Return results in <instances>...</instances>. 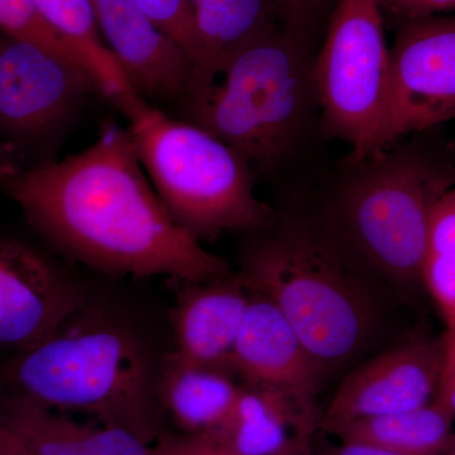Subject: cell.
I'll list each match as a JSON object with an SVG mask.
<instances>
[{"label": "cell", "instance_id": "obj_1", "mask_svg": "<svg viewBox=\"0 0 455 455\" xmlns=\"http://www.w3.org/2000/svg\"><path fill=\"white\" fill-rule=\"evenodd\" d=\"M3 187L50 243L99 271L181 283L232 274L167 211L130 132L118 125L82 152L20 170Z\"/></svg>", "mask_w": 455, "mask_h": 455}, {"label": "cell", "instance_id": "obj_2", "mask_svg": "<svg viewBox=\"0 0 455 455\" xmlns=\"http://www.w3.org/2000/svg\"><path fill=\"white\" fill-rule=\"evenodd\" d=\"M85 307L47 339L11 358L0 374V395L83 412L154 444L161 363L130 325Z\"/></svg>", "mask_w": 455, "mask_h": 455}, {"label": "cell", "instance_id": "obj_3", "mask_svg": "<svg viewBox=\"0 0 455 455\" xmlns=\"http://www.w3.org/2000/svg\"><path fill=\"white\" fill-rule=\"evenodd\" d=\"M239 275L283 313L325 374L372 339L379 313L370 287L329 239L304 224L254 241Z\"/></svg>", "mask_w": 455, "mask_h": 455}, {"label": "cell", "instance_id": "obj_4", "mask_svg": "<svg viewBox=\"0 0 455 455\" xmlns=\"http://www.w3.org/2000/svg\"><path fill=\"white\" fill-rule=\"evenodd\" d=\"M152 187L200 242L228 232H267L274 211L254 196L252 171L235 151L190 122L171 118L134 92L113 100Z\"/></svg>", "mask_w": 455, "mask_h": 455}, {"label": "cell", "instance_id": "obj_5", "mask_svg": "<svg viewBox=\"0 0 455 455\" xmlns=\"http://www.w3.org/2000/svg\"><path fill=\"white\" fill-rule=\"evenodd\" d=\"M304 40L278 27L239 51L182 104L188 122L229 146L252 172L280 164L304 125L314 86Z\"/></svg>", "mask_w": 455, "mask_h": 455}, {"label": "cell", "instance_id": "obj_6", "mask_svg": "<svg viewBox=\"0 0 455 455\" xmlns=\"http://www.w3.org/2000/svg\"><path fill=\"white\" fill-rule=\"evenodd\" d=\"M352 167L339 203L350 241L392 283H421L431 214L455 187V170L423 149L394 146Z\"/></svg>", "mask_w": 455, "mask_h": 455}, {"label": "cell", "instance_id": "obj_7", "mask_svg": "<svg viewBox=\"0 0 455 455\" xmlns=\"http://www.w3.org/2000/svg\"><path fill=\"white\" fill-rule=\"evenodd\" d=\"M313 83L325 131L350 147V166L387 148L391 60L381 0L338 2Z\"/></svg>", "mask_w": 455, "mask_h": 455}, {"label": "cell", "instance_id": "obj_8", "mask_svg": "<svg viewBox=\"0 0 455 455\" xmlns=\"http://www.w3.org/2000/svg\"><path fill=\"white\" fill-rule=\"evenodd\" d=\"M98 92L83 66L29 42H0V140L35 143L70 121L84 99Z\"/></svg>", "mask_w": 455, "mask_h": 455}, {"label": "cell", "instance_id": "obj_9", "mask_svg": "<svg viewBox=\"0 0 455 455\" xmlns=\"http://www.w3.org/2000/svg\"><path fill=\"white\" fill-rule=\"evenodd\" d=\"M388 147L455 119V16L406 20L390 50Z\"/></svg>", "mask_w": 455, "mask_h": 455}, {"label": "cell", "instance_id": "obj_10", "mask_svg": "<svg viewBox=\"0 0 455 455\" xmlns=\"http://www.w3.org/2000/svg\"><path fill=\"white\" fill-rule=\"evenodd\" d=\"M85 305L83 287L46 254L0 236V352L35 347Z\"/></svg>", "mask_w": 455, "mask_h": 455}, {"label": "cell", "instance_id": "obj_11", "mask_svg": "<svg viewBox=\"0 0 455 455\" xmlns=\"http://www.w3.org/2000/svg\"><path fill=\"white\" fill-rule=\"evenodd\" d=\"M444 341L412 338L385 350L344 379L319 427L407 411L438 394Z\"/></svg>", "mask_w": 455, "mask_h": 455}, {"label": "cell", "instance_id": "obj_12", "mask_svg": "<svg viewBox=\"0 0 455 455\" xmlns=\"http://www.w3.org/2000/svg\"><path fill=\"white\" fill-rule=\"evenodd\" d=\"M89 2L131 89L147 101L184 104L193 86V65L178 42L134 0Z\"/></svg>", "mask_w": 455, "mask_h": 455}, {"label": "cell", "instance_id": "obj_13", "mask_svg": "<svg viewBox=\"0 0 455 455\" xmlns=\"http://www.w3.org/2000/svg\"><path fill=\"white\" fill-rule=\"evenodd\" d=\"M230 371L245 385L283 392L311 407H316L325 376L283 313L257 293L236 338Z\"/></svg>", "mask_w": 455, "mask_h": 455}, {"label": "cell", "instance_id": "obj_14", "mask_svg": "<svg viewBox=\"0 0 455 455\" xmlns=\"http://www.w3.org/2000/svg\"><path fill=\"white\" fill-rule=\"evenodd\" d=\"M253 292L241 275L184 283L172 315V355L196 366L230 371Z\"/></svg>", "mask_w": 455, "mask_h": 455}, {"label": "cell", "instance_id": "obj_15", "mask_svg": "<svg viewBox=\"0 0 455 455\" xmlns=\"http://www.w3.org/2000/svg\"><path fill=\"white\" fill-rule=\"evenodd\" d=\"M0 424L35 455H151L155 445L122 427L79 423L9 395H0Z\"/></svg>", "mask_w": 455, "mask_h": 455}, {"label": "cell", "instance_id": "obj_16", "mask_svg": "<svg viewBox=\"0 0 455 455\" xmlns=\"http://www.w3.org/2000/svg\"><path fill=\"white\" fill-rule=\"evenodd\" d=\"M319 423L316 407L281 391L244 385L227 423L212 435L232 455H268L286 447L296 436L314 435Z\"/></svg>", "mask_w": 455, "mask_h": 455}, {"label": "cell", "instance_id": "obj_17", "mask_svg": "<svg viewBox=\"0 0 455 455\" xmlns=\"http://www.w3.org/2000/svg\"><path fill=\"white\" fill-rule=\"evenodd\" d=\"M190 3L199 41L200 65L188 97L214 82L239 51L283 26L271 0H190Z\"/></svg>", "mask_w": 455, "mask_h": 455}, {"label": "cell", "instance_id": "obj_18", "mask_svg": "<svg viewBox=\"0 0 455 455\" xmlns=\"http://www.w3.org/2000/svg\"><path fill=\"white\" fill-rule=\"evenodd\" d=\"M241 387L229 371L187 363L172 353L158 371L160 406L187 435L218 433L232 414Z\"/></svg>", "mask_w": 455, "mask_h": 455}, {"label": "cell", "instance_id": "obj_19", "mask_svg": "<svg viewBox=\"0 0 455 455\" xmlns=\"http://www.w3.org/2000/svg\"><path fill=\"white\" fill-rule=\"evenodd\" d=\"M454 416L439 398L427 405L323 427L340 442H358L397 455H442L453 436Z\"/></svg>", "mask_w": 455, "mask_h": 455}, {"label": "cell", "instance_id": "obj_20", "mask_svg": "<svg viewBox=\"0 0 455 455\" xmlns=\"http://www.w3.org/2000/svg\"><path fill=\"white\" fill-rule=\"evenodd\" d=\"M57 32L80 56L100 94L110 100L133 92L99 32L89 0H32Z\"/></svg>", "mask_w": 455, "mask_h": 455}, {"label": "cell", "instance_id": "obj_21", "mask_svg": "<svg viewBox=\"0 0 455 455\" xmlns=\"http://www.w3.org/2000/svg\"><path fill=\"white\" fill-rule=\"evenodd\" d=\"M421 283L435 302L447 331H451L455 326V187L434 206Z\"/></svg>", "mask_w": 455, "mask_h": 455}, {"label": "cell", "instance_id": "obj_22", "mask_svg": "<svg viewBox=\"0 0 455 455\" xmlns=\"http://www.w3.org/2000/svg\"><path fill=\"white\" fill-rule=\"evenodd\" d=\"M0 31L83 66L89 73L83 57L47 22L32 0H0Z\"/></svg>", "mask_w": 455, "mask_h": 455}, {"label": "cell", "instance_id": "obj_23", "mask_svg": "<svg viewBox=\"0 0 455 455\" xmlns=\"http://www.w3.org/2000/svg\"><path fill=\"white\" fill-rule=\"evenodd\" d=\"M170 37L178 42L193 65V82L200 65V47L190 0H134Z\"/></svg>", "mask_w": 455, "mask_h": 455}, {"label": "cell", "instance_id": "obj_24", "mask_svg": "<svg viewBox=\"0 0 455 455\" xmlns=\"http://www.w3.org/2000/svg\"><path fill=\"white\" fill-rule=\"evenodd\" d=\"M280 14L281 22L305 37L307 26L324 0H271Z\"/></svg>", "mask_w": 455, "mask_h": 455}, {"label": "cell", "instance_id": "obj_25", "mask_svg": "<svg viewBox=\"0 0 455 455\" xmlns=\"http://www.w3.org/2000/svg\"><path fill=\"white\" fill-rule=\"evenodd\" d=\"M390 5L405 20L455 13V0H394Z\"/></svg>", "mask_w": 455, "mask_h": 455}, {"label": "cell", "instance_id": "obj_26", "mask_svg": "<svg viewBox=\"0 0 455 455\" xmlns=\"http://www.w3.org/2000/svg\"><path fill=\"white\" fill-rule=\"evenodd\" d=\"M181 455H232L224 443L212 434L180 436Z\"/></svg>", "mask_w": 455, "mask_h": 455}, {"label": "cell", "instance_id": "obj_27", "mask_svg": "<svg viewBox=\"0 0 455 455\" xmlns=\"http://www.w3.org/2000/svg\"><path fill=\"white\" fill-rule=\"evenodd\" d=\"M319 455H397L385 449L358 442H340L333 447L322 449Z\"/></svg>", "mask_w": 455, "mask_h": 455}, {"label": "cell", "instance_id": "obj_28", "mask_svg": "<svg viewBox=\"0 0 455 455\" xmlns=\"http://www.w3.org/2000/svg\"><path fill=\"white\" fill-rule=\"evenodd\" d=\"M20 161L16 147L0 140V185L20 172Z\"/></svg>", "mask_w": 455, "mask_h": 455}, {"label": "cell", "instance_id": "obj_29", "mask_svg": "<svg viewBox=\"0 0 455 455\" xmlns=\"http://www.w3.org/2000/svg\"><path fill=\"white\" fill-rule=\"evenodd\" d=\"M313 436L311 434H302L281 451L268 455H314Z\"/></svg>", "mask_w": 455, "mask_h": 455}, {"label": "cell", "instance_id": "obj_30", "mask_svg": "<svg viewBox=\"0 0 455 455\" xmlns=\"http://www.w3.org/2000/svg\"><path fill=\"white\" fill-rule=\"evenodd\" d=\"M151 455H181L180 436H167L154 445Z\"/></svg>", "mask_w": 455, "mask_h": 455}, {"label": "cell", "instance_id": "obj_31", "mask_svg": "<svg viewBox=\"0 0 455 455\" xmlns=\"http://www.w3.org/2000/svg\"><path fill=\"white\" fill-rule=\"evenodd\" d=\"M435 397L444 403L455 418V385L440 386Z\"/></svg>", "mask_w": 455, "mask_h": 455}, {"label": "cell", "instance_id": "obj_32", "mask_svg": "<svg viewBox=\"0 0 455 455\" xmlns=\"http://www.w3.org/2000/svg\"><path fill=\"white\" fill-rule=\"evenodd\" d=\"M5 430H7L8 448L11 455H35L32 454L7 427H5Z\"/></svg>", "mask_w": 455, "mask_h": 455}, {"label": "cell", "instance_id": "obj_33", "mask_svg": "<svg viewBox=\"0 0 455 455\" xmlns=\"http://www.w3.org/2000/svg\"><path fill=\"white\" fill-rule=\"evenodd\" d=\"M443 341H444L445 350L444 361L455 358V326L451 331H445V335L443 337Z\"/></svg>", "mask_w": 455, "mask_h": 455}, {"label": "cell", "instance_id": "obj_34", "mask_svg": "<svg viewBox=\"0 0 455 455\" xmlns=\"http://www.w3.org/2000/svg\"><path fill=\"white\" fill-rule=\"evenodd\" d=\"M0 455H11L8 448L7 430L0 424Z\"/></svg>", "mask_w": 455, "mask_h": 455}, {"label": "cell", "instance_id": "obj_35", "mask_svg": "<svg viewBox=\"0 0 455 455\" xmlns=\"http://www.w3.org/2000/svg\"><path fill=\"white\" fill-rule=\"evenodd\" d=\"M442 455H455V435L451 436V440H449L447 448H445L444 453Z\"/></svg>", "mask_w": 455, "mask_h": 455}, {"label": "cell", "instance_id": "obj_36", "mask_svg": "<svg viewBox=\"0 0 455 455\" xmlns=\"http://www.w3.org/2000/svg\"><path fill=\"white\" fill-rule=\"evenodd\" d=\"M394 2V0H388V3Z\"/></svg>", "mask_w": 455, "mask_h": 455}]
</instances>
